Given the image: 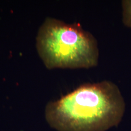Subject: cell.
<instances>
[{"label": "cell", "mask_w": 131, "mask_h": 131, "mask_svg": "<svg viewBox=\"0 0 131 131\" xmlns=\"http://www.w3.org/2000/svg\"><path fill=\"white\" fill-rule=\"evenodd\" d=\"M125 110L117 85L104 80L82 84L47 104L45 117L58 131H106L117 126Z\"/></svg>", "instance_id": "cell-1"}, {"label": "cell", "mask_w": 131, "mask_h": 131, "mask_svg": "<svg viewBox=\"0 0 131 131\" xmlns=\"http://www.w3.org/2000/svg\"><path fill=\"white\" fill-rule=\"evenodd\" d=\"M36 46L48 69H89L98 64L97 40L79 24L47 18L38 30Z\"/></svg>", "instance_id": "cell-2"}, {"label": "cell", "mask_w": 131, "mask_h": 131, "mask_svg": "<svg viewBox=\"0 0 131 131\" xmlns=\"http://www.w3.org/2000/svg\"><path fill=\"white\" fill-rule=\"evenodd\" d=\"M122 23L131 29V0H123L122 2Z\"/></svg>", "instance_id": "cell-3"}]
</instances>
